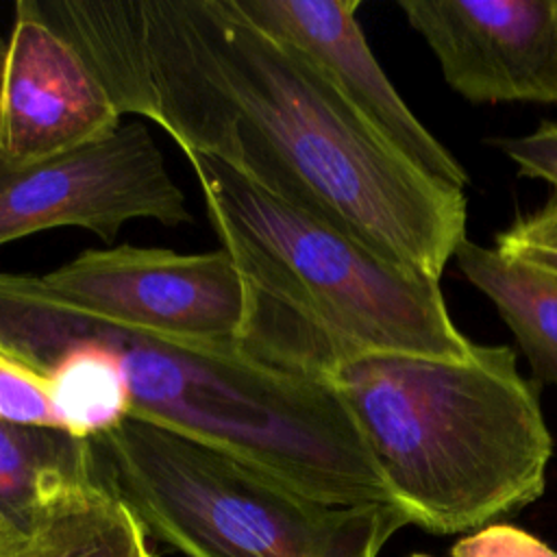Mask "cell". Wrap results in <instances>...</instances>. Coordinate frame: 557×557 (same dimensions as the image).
<instances>
[{
	"instance_id": "obj_6",
	"label": "cell",
	"mask_w": 557,
	"mask_h": 557,
	"mask_svg": "<svg viewBox=\"0 0 557 557\" xmlns=\"http://www.w3.org/2000/svg\"><path fill=\"white\" fill-rule=\"evenodd\" d=\"M39 278L76 311L168 339L239 342L250 320L248 285L224 248H91Z\"/></svg>"
},
{
	"instance_id": "obj_16",
	"label": "cell",
	"mask_w": 557,
	"mask_h": 557,
	"mask_svg": "<svg viewBox=\"0 0 557 557\" xmlns=\"http://www.w3.org/2000/svg\"><path fill=\"white\" fill-rule=\"evenodd\" d=\"M503 255L557 274V194L496 235Z\"/></svg>"
},
{
	"instance_id": "obj_14",
	"label": "cell",
	"mask_w": 557,
	"mask_h": 557,
	"mask_svg": "<svg viewBox=\"0 0 557 557\" xmlns=\"http://www.w3.org/2000/svg\"><path fill=\"white\" fill-rule=\"evenodd\" d=\"M24 368L46 376L59 426L76 437L102 435L131 416V398L113 359L85 342L35 357Z\"/></svg>"
},
{
	"instance_id": "obj_20",
	"label": "cell",
	"mask_w": 557,
	"mask_h": 557,
	"mask_svg": "<svg viewBox=\"0 0 557 557\" xmlns=\"http://www.w3.org/2000/svg\"><path fill=\"white\" fill-rule=\"evenodd\" d=\"M4 63H7V39L0 35V113H2V85H4Z\"/></svg>"
},
{
	"instance_id": "obj_3",
	"label": "cell",
	"mask_w": 557,
	"mask_h": 557,
	"mask_svg": "<svg viewBox=\"0 0 557 557\" xmlns=\"http://www.w3.org/2000/svg\"><path fill=\"white\" fill-rule=\"evenodd\" d=\"M326 379L413 524L472 531L544 494L553 437L509 346L474 344L466 359L355 352Z\"/></svg>"
},
{
	"instance_id": "obj_9",
	"label": "cell",
	"mask_w": 557,
	"mask_h": 557,
	"mask_svg": "<svg viewBox=\"0 0 557 557\" xmlns=\"http://www.w3.org/2000/svg\"><path fill=\"white\" fill-rule=\"evenodd\" d=\"M122 115L76 48L37 11L15 4L7 39L0 163L26 168L115 133Z\"/></svg>"
},
{
	"instance_id": "obj_2",
	"label": "cell",
	"mask_w": 557,
	"mask_h": 557,
	"mask_svg": "<svg viewBox=\"0 0 557 557\" xmlns=\"http://www.w3.org/2000/svg\"><path fill=\"white\" fill-rule=\"evenodd\" d=\"M72 342L113 359L128 418L207 444L326 505H398L329 379L248 339L181 342L120 326L72 309L37 274L0 272V357L26 366Z\"/></svg>"
},
{
	"instance_id": "obj_19",
	"label": "cell",
	"mask_w": 557,
	"mask_h": 557,
	"mask_svg": "<svg viewBox=\"0 0 557 557\" xmlns=\"http://www.w3.org/2000/svg\"><path fill=\"white\" fill-rule=\"evenodd\" d=\"M28 537L30 535H24L0 522V557H22L28 546Z\"/></svg>"
},
{
	"instance_id": "obj_10",
	"label": "cell",
	"mask_w": 557,
	"mask_h": 557,
	"mask_svg": "<svg viewBox=\"0 0 557 557\" xmlns=\"http://www.w3.org/2000/svg\"><path fill=\"white\" fill-rule=\"evenodd\" d=\"M259 30L300 54L372 128L442 183L463 189V165L411 113L359 26V0H231Z\"/></svg>"
},
{
	"instance_id": "obj_5",
	"label": "cell",
	"mask_w": 557,
	"mask_h": 557,
	"mask_svg": "<svg viewBox=\"0 0 557 557\" xmlns=\"http://www.w3.org/2000/svg\"><path fill=\"white\" fill-rule=\"evenodd\" d=\"M89 442L102 485L185 557H376L398 529L413 524L398 505L307 498L207 444L135 418Z\"/></svg>"
},
{
	"instance_id": "obj_7",
	"label": "cell",
	"mask_w": 557,
	"mask_h": 557,
	"mask_svg": "<svg viewBox=\"0 0 557 557\" xmlns=\"http://www.w3.org/2000/svg\"><path fill=\"white\" fill-rule=\"evenodd\" d=\"M131 220L191 222L187 198L141 122L26 168L0 163V246L61 226L111 242Z\"/></svg>"
},
{
	"instance_id": "obj_4",
	"label": "cell",
	"mask_w": 557,
	"mask_h": 557,
	"mask_svg": "<svg viewBox=\"0 0 557 557\" xmlns=\"http://www.w3.org/2000/svg\"><path fill=\"white\" fill-rule=\"evenodd\" d=\"M207 215L250 292L248 324L298 326L344 355L405 352L466 359L440 283L407 272L318 215L226 168L185 154Z\"/></svg>"
},
{
	"instance_id": "obj_13",
	"label": "cell",
	"mask_w": 557,
	"mask_h": 557,
	"mask_svg": "<svg viewBox=\"0 0 557 557\" xmlns=\"http://www.w3.org/2000/svg\"><path fill=\"white\" fill-rule=\"evenodd\" d=\"M22 557H154L148 531L100 479L61 490L39 513Z\"/></svg>"
},
{
	"instance_id": "obj_12",
	"label": "cell",
	"mask_w": 557,
	"mask_h": 557,
	"mask_svg": "<svg viewBox=\"0 0 557 557\" xmlns=\"http://www.w3.org/2000/svg\"><path fill=\"white\" fill-rule=\"evenodd\" d=\"M98 479L89 440L61 429L0 420V522L30 535L65 487Z\"/></svg>"
},
{
	"instance_id": "obj_11",
	"label": "cell",
	"mask_w": 557,
	"mask_h": 557,
	"mask_svg": "<svg viewBox=\"0 0 557 557\" xmlns=\"http://www.w3.org/2000/svg\"><path fill=\"white\" fill-rule=\"evenodd\" d=\"M461 274L483 292L513 333L537 383L557 385V274L461 242L455 252Z\"/></svg>"
},
{
	"instance_id": "obj_8",
	"label": "cell",
	"mask_w": 557,
	"mask_h": 557,
	"mask_svg": "<svg viewBox=\"0 0 557 557\" xmlns=\"http://www.w3.org/2000/svg\"><path fill=\"white\" fill-rule=\"evenodd\" d=\"M453 91L474 104H557V0H400Z\"/></svg>"
},
{
	"instance_id": "obj_18",
	"label": "cell",
	"mask_w": 557,
	"mask_h": 557,
	"mask_svg": "<svg viewBox=\"0 0 557 557\" xmlns=\"http://www.w3.org/2000/svg\"><path fill=\"white\" fill-rule=\"evenodd\" d=\"M498 148L522 176L540 178L557 191V122H544L527 135L498 139Z\"/></svg>"
},
{
	"instance_id": "obj_15",
	"label": "cell",
	"mask_w": 557,
	"mask_h": 557,
	"mask_svg": "<svg viewBox=\"0 0 557 557\" xmlns=\"http://www.w3.org/2000/svg\"><path fill=\"white\" fill-rule=\"evenodd\" d=\"M0 420L61 429L46 376L7 357H0Z\"/></svg>"
},
{
	"instance_id": "obj_17",
	"label": "cell",
	"mask_w": 557,
	"mask_h": 557,
	"mask_svg": "<svg viewBox=\"0 0 557 557\" xmlns=\"http://www.w3.org/2000/svg\"><path fill=\"white\" fill-rule=\"evenodd\" d=\"M409 557L431 555L413 553ZM450 557H557V550L524 529L505 522H492L457 540L450 548Z\"/></svg>"
},
{
	"instance_id": "obj_1",
	"label": "cell",
	"mask_w": 557,
	"mask_h": 557,
	"mask_svg": "<svg viewBox=\"0 0 557 557\" xmlns=\"http://www.w3.org/2000/svg\"><path fill=\"white\" fill-rule=\"evenodd\" d=\"M120 115L165 131L261 191L440 283L468 202L389 144L231 0H35Z\"/></svg>"
}]
</instances>
